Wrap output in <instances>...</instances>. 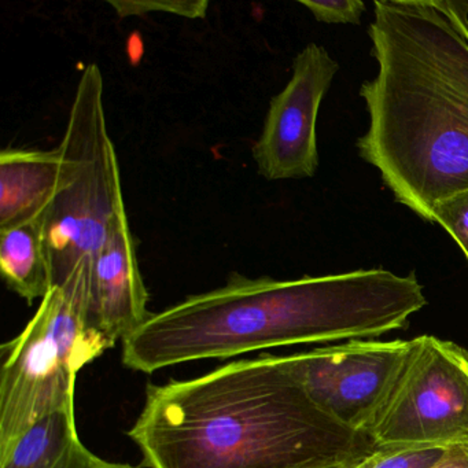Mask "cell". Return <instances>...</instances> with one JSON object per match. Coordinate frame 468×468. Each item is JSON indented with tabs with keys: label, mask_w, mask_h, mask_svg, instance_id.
<instances>
[{
	"label": "cell",
	"mask_w": 468,
	"mask_h": 468,
	"mask_svg": "<svg viewBox=\"0 0 468 468\" xmlns=\"http://www.w3.org/2000/svg\"><path fill=\"white\" fill-rule=\"evenodd\" d=\"M378 72L360 87L358 155L394 199L431 223L468 190V42L441 0H378L368 28Z\"/></svg>",
	"instance_id": "cell-1"
},
{
	"label": "cell",
	"mask_w": 468,
	"mask_h": 468,
	"mask_svg": "<svg viewBox=\"0 0 468 468\" xmlns=\"http://www.w3.org/2000/svg\"><path fill=\"white\" fill-rule=\"evenodd\" d=\"M128 437L149 468L356 467L378 449L323 412L272 355L147 386Z\"/></svg>",
	"instance_id": "cell-2"
},
{
	"label": "cell",
	"mask_w": 468,
	"mask_h": 468,
	"mask_svg": "<svg viewBox=\"0 0 468 468\" xmlns=\"http://www.w3.org/2000/svg\"><path fill=\"white\" fill-rule=\"evenodd\" d=\"M416 276L382 268L278 281L229 273L224 286L190 295L122 341L133 371L229 358L254 350L377 338L426 306Z\"/></svg>",
	"instance_id": "cell-3"
},
{
	"label": "cell",
	"mask_w": 468,
	"mask_h": 468,
	"mask_svg": "<svg viewBox=\"0 0 468 468\" xmlns=\"http://www.w3.org/2000/svg\"><path fill=\"white\" fill-rule=\"evenodd\" d=\"M105 86L95 64L81 73L58 149V186L43 215L53 287L84 322L95 260L124 209L122 172L106 122Z\"/></svg>",
	"instance_id": "cell-4"
},
{
	"label": "cell",
	"mask_w": 468,
	"mask_h": 468,
	"mask_svg": "<svg viewBox=\"0 0 468 468\" xmlns=\"http://www.w3.org/2000/svg\"><path fill=\"white\" fill-rule=\"evenodd\" d=\"M113 346L90 330L64 292L53 287L23 333L4 345L0 448L45 416L75 408L79 372Z\"/></svg>",
	"instance_id": "cell-5"
},
{
	"label": "cell",
	"mask_w": 468,
	"mask_h": 468,
	"mask_svg": "<svg viewBox=\"0 0 468 468\" xmlns=\"http://www.w3.org/2000/svg\"><path fill=\"white\" fill-rule=\"evenodd\" d=\"M369 435L377 446L468 443L467 350L431 335L412 339Z\"/></svg>",
	"instance_id": "cell-6"
},
{
	"label": "cell",
	"mask_w": 468,
	"mask_h": 468,
	"mask_svg": "<svg viewBox=\"0 0 468 468\" xmlns=\"http://www.w3.org/2000/svg\"><path fill=\"white\" fill-rule=\"evenodd\" d=\"M410 347V341H350L282 358L323 412L369 434Z\"/></svg>",
	"instance_id": "cell-7"
},
{
	"label": "cell",
	"mask_w": 468,
	"mask_h": 468,
	"mask_svg": "<svg viewBox=\"0 0 468 468\" xmlns=\"http://www.w3.org/2000/svg\"><path fill=\"white\" fill-rule=\"evenodd\" d=\"M338 70V62L317 43L295 56L292 79L271 100L261 135L251 149L260 176L276 182L316 174L317 116Z\"/></svg>",
	"instance_id": "cell-8"
},
{
	"label": "cell",
	"mask_w": 468,
	"mask_h": 468,
	"mask_svg": "<svg viewBox=\"0 0 468 468\" xmlns=\"http://www.w3.org/2000/svg\"><path fill=\"white\" fill-rule=\"evenodd\" d=\"M149 292L136 257V240L125 207L95 260L84 324L116 344L135 333L150 317Z\"/></svg>",
	"instance_id": "cell-9"
},
{
	"label": "cell",
	"mask_w": 468,
	"mask_h": 468,
	"mask_svg": "<svg viewBox=\"0 0 468 468\" xmlns=\"http://www.w3.org/2000/svg\"><path fill=\"white\" fill-rule=\"evenodd\" d=\"M59 171L58 149L0 153V229L43 218L56 194Z\"/></svg>",
	"instance_id": "cell-10"
},
{
	"label": "cell",
	"mask_w": 468,
	"mask_h": 468,
	"mask_svg": "<svg viewBox=\"0 0 468 468\" xmlns=\"http://www.w3.org/2000/svg\"><path fill=\"white\" fill-rule=\"evenodd\" d=\"M103 462L81 442L75 408L45 416L0 448V468H100Z\"/></svg>",
	"instance_id": "cell-11"
},
{
	"label": "cell",
	"mask_w": 468,
	"mask_h": 468,
	"mask_svg": "<svg viewBox=\"0 0 468 468\" xmlns=\"http://www.w3.org/2000/svg\"><path fill=\"white\" fill-rule=\"evenodd\" d=\"M0 270L7 287L28 303L53 289L43 218L0 229Z\"/></svg>",
	"instance_id": "cell-12"
},
{
	"label": "cell",
	"mask_w": 468,
	"mask_h": 468,
	"mask_svg": "<svg viewBox=\"0 0 468 468\" xmlns=\"http://www.w3.org/2000/svg\"><path fill=\"white\" fill-rule=\"evenodd\" d=\"M441 446H378L356 468H431L445 453Z\"/></svg>",
	"instance_id": "cell-13"
},
{
	"label": "cell",
	"mask_w": 468,
	"mask_h": 468,
	"mask_svg": "<svg viewBox=\"0 0 468 468\" xmlns=\"http://www.w3.org/2000/svg\"><path fill=\"white\" fill-rule=\"evenodd\" d=\"M112 7L116 10L117 16L122 18L133 17V16H144L152 12H165L169 15L179 16V17L198 18L207 17L209 2L207 0H166V2H127V0H112L109 2Z\"/></svg>",
	"instance_id": "cell-14"
},
{
	"label": "cell",
	"mask_w": 468,
	"mask_h": 468,
	"mask_svg": "<svg viewBox=\"0 0 468 468\" xmlns=\"http://www.w3.org/2000/svg\"><path fill=\"white\" fill-rule=\"evenodd\" d=\"M431 223L440 224L468 259V190L438 202L432 207Z\"/></svg>",
	"instance_id": "cell-15"
},
{
	"label": "cell",
	"mask_w": 468,
	"mask_h": 468,
	"mask_svg": "<svg viewBox=\"0 0 468 468\" xmlns=\"http://www.w3.org/2000/svg\"><path fill=\"white\" fill-rule=\"evenodd\" d=\"M320 23L358 26L367 6L361 0H300Z\"/></svg>",
	"instance_id": "cell-16"
},
{
	"label": "cell",
	"mask_w": 468,
	"mask_h": 468,
	"mask_svg": "<svg viewBox=\"0 0 468 468\" xmlns=\"http://www.w3.org/2000/svg\"><path fill=\"white\" fill-rule=\"evenodd\" d=\"M431 468H468V443L448 446Z\"/></svg>",
	"instance_id": "cell-17"
},
{
	"label": "cell",
	"mask_w": 468,
	"mask_h": 468,
	"mask_svg": "<svg viewBox=\"0 0 468 468\" xmlns=\"http://www.w3.org/2000/svg\"><path fill=\"white\" fill-rule=\"evenodd\" d=\"M441 4L468 42V0H441Z\"/></svg>",
	"instance_id": "cell-18"
},
{
	"label": "cell",
	"mask_w": 468,
	"mask_h": 468,
	"mask_svg": "<svg viewBox=\"0 0 468 468\" xmlns=\"http://www.w3.org/2000/svg\"><path fill=\"white\" fill-rule=\"evenodd\" d=\"M100 468H136V467H131V465H128V464H119V463L103 462V464L101 465Z\"/></svg>",
	"instance_id": "cell-19"
},
{
	"label": "cell",
	"mask_w": 468,
	"mask_h": 468,
	"mask_svg": "<svg viewBox=\"0 0 468 468\" xmlns=\"http://www.w3.org/2000/svg\"><path fill=\"white\" fill-rule=\"evenodd\" d=\"M357 467V465H356ZM350 467V465H330V467H303V468H356Z\"/></svg>",
	"instance_id": "cell-20"
}]
</instances>
